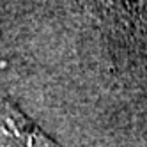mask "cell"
I'll return each mask as SVG.
<instances>
[{"mask_svg": "<svg viewBox=\"0 0 147 147\" xmlns=\"http://www.w3.org/2000/svg\"><path fill=\"white\" fill-rule=\"evenodd\" d=\"M0 147H60L16 105L0 96Z\"/></svg>", "mask_w": 147, "mask_h": 147, "instance_id": "6da1fadb", "label": "cell"}]
</instances>
